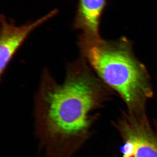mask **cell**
I'll list each match as a JSON object with an SVG mask.
<instances>
[{"instance_id":"1","label":"cell","mask_w":157,"mask_h":157,"mask_svg":"<svg viewBox=\"0 0 157 157\" xmlns=\"http://www.w3.org/2000/svg\"><path fill=\"white\" fill-rule=\"evenodd\" d=\"M81 57L67 65L59 83L42 71L35 98V132L46 157H72L87 140L95 116L106 96L101 81Z\"/></svg>"},{"instance_id":"2","label":"cell","mask_w":157,"mask_h":157,"mask_svg":"<svg viewBox=\"0 0 157 157\" xmlns=\"http://www.w3.org/2000/svg\"><path fill=\"white\" fill-rule=\"evenodd\" d=\"M82 57L104 82L118 93L129 109L144 113L146 101L153 95L144 66L136 59L125 38L114 41L79 35L77 42Z\"/></svg>"},{"instance_id":"3","label":"cell","mask_w":157,"mask_h":157,"mask_svg":"<svg viewBox=\"0 0 157 157\" xmlns=\"http://www.w3.org/2000/svg\"><path fill=\"white\" fill-rule=\"evenodd\" d=\"M115 126L123 140L135 144L134 157H157V126L150 122L145 113H125Z\"/></svg>"},{"instance_id":"4","label":"cell","mask_w":157,"mask_h":157,"mask_svg":"<svg viewBox=\"0 0 157 157\" xmlns=\"http://www.w3.org/2000/svg\"><path fill=\"white\" fill-rule=\"evenodd\" d=\"M58 13L55 9L35 21L16 26L1 16L0 31V75L2 77L11 59L30 34L35 29L54 17Z\"/></svg>"},{"instance_id":"5","label":"cell","mask_w":157,"mask_h":157,"mask_svg":"<svg viewBox=\"0 0 157 157\" xmlns=\"http://www.w3.org/2000/svg\"><path fill=\"white\" fill-rule=\"evenodd\" d=\"M107 0H78L73 26L81 31V36L100 37L99 25Z\"/></svg>"},{"instance_id":"6","label":"cell","mask_w":157,"mask_h":157,"mask_svg":"<svg viewBox=\"0 0 157 157\" xmlns=\"http://www.w3.org/2000/svg\"><path fill=\"white\" fill-rule=\"evenodd\" d=\"M123 141V144L120 148L122 157H134L135 152V144L131 140Z\"/></svg>"}]
</instances>
